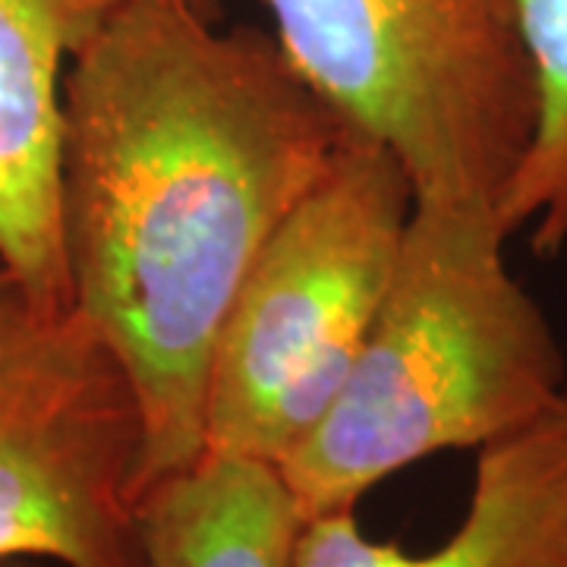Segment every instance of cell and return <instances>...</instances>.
<instances>
[{
    "mask_svg": "<svg viewBox=\"0 0 567 567\" xmlns=\"http://www.w3.org/2000/svg\"><path fill=\"white\" fill-rule=\"evenodd\" d=\"M347 126L259 29L203 0H121L61 89L58 218L70 303L145 413L140 495L205 454L224 316Z\"/></svg>",
    "mask_w": 567,
    "mask_h": 567,
    "instance_id": "1",
    "label": "cell"
},
{
    "mask_svg": "<svg viewBox=\"0 0 567 567\" xmlns=\"http://www.w3.org/2000/svg\"><path fill=\"white\" fill-rule=\"evenodd\" d=\"M505 240L495 208L413 203L344 385L278 464L303 520L353 511L439 451H480L565 391V353Z\"/></svg>",
    "mask_w": 567,
    "mask_h": 567,
    "instance_id": "2",
    "label": "cell"
},
{
    "mask_svg": "<svg viewBox=\"0 0 567 567\" xmlns=\"http://www.w3.org/2000/svg\"><path fill=\"white\" fill-rule=\"evenodd\" d=\"M303 517L278 466L208 454L140 495L145 567H290Z\"/></svg>",
    "mask_w": 567,
    "mask_h": 567,
    "instance_id": "8",
    "label": "cell"
},
{
    "mask_svg": "<svg viewBox=\"0 0 567 567\" xmlns=\"http://www.w3.org/2000/svg\"><path fill=\"white\" fill-rule=\"evenodd\" d=\"M208 10H212V7H208Z\"/></svg>",
    "mask_w": 567,
    "mask_h": 567,
    "instance_id": "12",
    "label": "cell"
},
{
    "mask_svg": "<svg viewBox=\"0 0 567 567\" xmlns=\"http://www.w3.org/2000/svg\"><path fill=\"white\" fill-rule=\"evenodd\" d=\"M0 567H44V561H35V558H0Z\"/></svg>",
    "mask_w": 567,
    "mask_h": 567,
    "instance_id": "10",
    "label": "cell"
},
{
    "mask_svg": "<svg viewBox=\"0 0 567 567\" xmlns=\"http://www.w3.org/2000/svg\"><path fill=\"white\" fill-rule=\"evenodd\" d=\"M265 3L287 63L401 162L413 203L498 208L536 114L511 0Z\"/></svg>",
    "mask_w": 567,
    "mask_h": 567,
    "instance_id": "3",
    "label": "cell"
},
{
    "mask_svg": "<svg viewBox=\"0 0 567 567\" xmlns=\"http://www.w3.org/2000/svg\"><path fill=\"white\" fill-rule=\"evenodd\" d=\"M145 413L121 353L73 303L0 287V558L145 567Z\"/></svg>",
    "mask_w": 567,
    "mask_h": 567,
    "instance_id": "5",
    "label": "cell"
},
{
    "mask_svg": "<svg viewBox=\"0 0 567 567\" xmlns=\"http://www.w3.org/2000/svg\"><path fill=\"white\" fill-rule=\"evenodd\" d=\"M10 281V275H7V271H3V268H0V287H3V284Z\"/></svg>",
    "mask_w": 567,
    "mask_h": 567,
    "instance_id": "11",
    "label": "cell"
},
{
    "mask_svg": "<svg viewBox=\"0 0 567 567\" xmlns=\"http://www.w3.org/2000/svg\"><path fill=\"white\" fill-rule=\"evenodd\" d=\"M413 186L350 133L278 224L224 316L205 382V451L278 466L338 398L398 262Z\"/></svg>",
    "mask_w": 567,
    "mask_h": 567,
    "instance_id": "4",
    "label": "cell"
},
{
    "mask_svg": "<svg viewBox=\"0 0 567 567\" xmlns=\"http://www.w3.org/2000/svg\"><path fill=\"white\" fill-rule=\"evenodd\" d=\"M121 0H0V268L35 303H70L58 218L61 89Z\"/></svg>",
    "mask_w": 567,
    "mask_h": 567,
    "instance_id": "6",
    "label": "cell"
},
{
    "mask_svg": "<svg viewBox=\"0 0 567 567\" xmlns=\"http://www.w3.org/2000/svg\"><path fill=\"white\" fill-rule=\"evenodd\" d=\"M290 567H567V388L480 447L464 520L435 551L363 536L353 511L303 520Z\"/></svg>",
    "mask_w": 567,
    "mask_h": 567,
    "instance_id": "7",
    "label": "cell"
},
{
    "mask_svg": "<svg viewBox=\"0 0 567 567\" xmlns=\"http://www.w3.org/2000/svg\"><path fill=\"white\" fill-rule=\"evenodd\" d=\"M533 70L536 114L527 148L498 199L505 234L529 227L536 256L567 244V0H511Z\"/></svg>",
    "mask_w": 567,
    "mask_h": 567,
    "instance_id": "9",
    "label": "cell"
}]
</instances>
